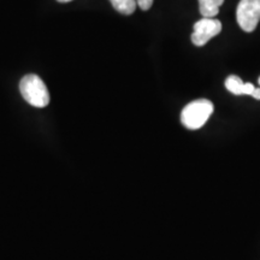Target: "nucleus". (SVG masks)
<instances>
[{"label":"nucleus","mask_w":260,"mask_h":260,"mask_svg":"<svg viewBox=\"0 0 260 260\" xmlns=\"http://www.w3.org/2000/svg\"><path fill=\"white\" fill-rule=\"evenodd\" d=\"M19 90L28 104L34 107H46L50 104V93L46 84L38 75H25L19 82Z\"/></svg>","instance_id":"nucleus-1"},{"label":"nucleus","mask_w":260,"mask_h":260,"mask_svg":"<svg viewBox=\"0 0 260 260\" xmlns=\"http://www.w3.org/2000/svg\"><path fill=\"white\" fill-rule=\"evenodd\" d=\"M213 104L207 99H198L182 110L181 122L187 129L197 130L205 125L213 113Z\"/></svg>","instance_id":"nucleus-2"},{"label":"nucleus","mask_w":260,"mask_h":260,"mask_svg":"<svg viewBox=\"0 0 260 260\" xmlns=\"http://www.w3.org/2000/svg\"><path fill=\"white\" fill-rule=\"evenodd\" d=\"M236 18L242 30L254 31L260 21V0H241L237 5Z\"/></svg>","instance_id":"nucleus-3"},{"label":"nucleus","mask_w":260,"mask_h":260,"mask_svg":"<svg viewBox=\"0 0 260 260\" xmlns=\"http://www.w3.org/2000/svg\"><path fill=\"white\" fill-rule=\"evenodd\" d=\"M222 30V23L216 18H203L194 24V31L191 34V42L195 46L201 47L211 39L218 35Z\"/></svg>","instance_id":"nucleus-4"},{"label":"nucleus","mask_w":260,"mask_h":260,"mask_svg":"<svg viewBox=\"0 0 260 260\" xmlns=\"http://www.w3.org/2000/svg\"><path fill=\"white\" fill-rule=\"evenodd\" d=\"M225 88L230 93L235 94V95H241V94H247V95H252L253 90L255 87L252 83H245L236 75H230L225 80Z\"/></svg>","instance_id":"nucleus-5"},{"label":"nucleus","mask_w":260,"mask_h":260,"mask_svg":"<svg viewBox=\"0 0 260 260\" xmlns=\"http://www.w3.org/2000/svg\"><path fill=\"white\" fill-rule=\"evenodd\" d=\"M224 0H199L200 14L204 18H214L219 12Z\"/></svg>","instance_id":"nucleus-6"},{"label":"nucleus","mask_w":260,"mask_h":260,"mask_svg":"<svg viewBox=\"0 0 260 260\" xmlns=\"http://www.w3.org/2000/svg\"><path fill=\"white\" fill-rule=\"evenodd\" d=\"M113 8H115L119 14L129 16L134 14L136 9V0H110Z\"/></svg>","instance_id":"nucleus-7"},{"label":"nucleus","mask_w":260,"mask_h":260,"mask_svg":"<svg viewBox=\"0 0 260 260\" xmlns=\"http://www.w3.org/2000/svg\"><path fill=\"white\" fill-rule=\"evenodd\" d=\"M154 0H136V4L140 6V9L144 10V11H147V10L151 9L152 4H153Z\"/></svg>","instance_id":"nucleus-8"},{"label":"nucleus","mask_w":260,"mask_h":260,"mask_svg":"<svg viewBox=\"0 0 260 260\" xmlns=\"http://www.w3.org/2000/svg\"><path fill=\"white\" fill-rule=\"evenodd\" d=\"M252 96L256 100H260V88H254V90H253L252 93Z\"/></svg>","instance_id":"nucleus-9"},{"label":"nucleus","mask_w":260,"mask_h":260,"mask_svg":"<svg viewBox=\"0 0 260 260\" xmlns=\"http://www.w3.org/2000/svg\"><path fill=\"white\" fill-rule=\"evenodd\" d=\"M57 2H59V3H69V2H71V0H57Z\"/></svg>","instance_id":"nucleus-10"},{"label":"nucleus","mask_w":260,"mask_h":260,"mask_svg":"<svg viewBox=\"0 0 260 260\" xmlns=\"http://www.w3.org/2000/svg\"><path fill=\"white\" fill-rule=\"evenodd\" d=\"M258 82H259V84H260V77H259V80H258Z\"/></svg>","instance_id":"nucleus-11"}]
</instances>
